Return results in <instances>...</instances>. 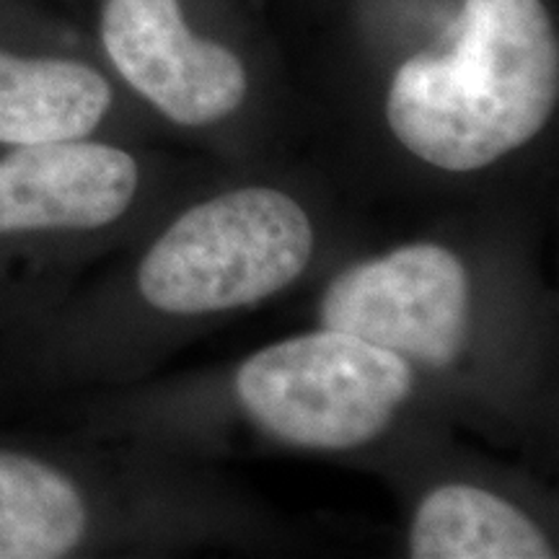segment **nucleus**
Returning <instances> with one entry per match:
<instances>
[{
    "label": "nucleus",
    "mask_w": 559,
    "mask_h": 559,
    "mask_svg": "<svg viewBox=\"0 0 559 559\" xmlns=\"http://www.w3.org/2000/svg\"><path fill=\"white\" fill-rule=\"evenodd\" d=\"M559 39L544 0H461L438 41L391 73L383 117L436 169H487L547 128Z\"/></svg>",
    "instance_id": "nucleus-1"
},
{
    "label": "nucleus",
    "mask_w": 559,
    "mask_h": 559,
    "mask_svg": "<svg viewBox=\"0 0 559 559\" xmlns=\"http://www.w3.org/2000/svg\"><path fill=\"white\" fill-rule=\"evenodd\" d=\"M313 226L290 194L243 187L181 213L145 251L138 290L179 317L260 304L309 267Z\"/></svg>",
    "instance_id": "nucleus-2"
},
{
    "label": "nucleus",
    "mask_w": 559,
    "mask_h": 559,
    "mask_svg": "<svg viewBox=\"0 0 559 559\" xmlns=\"http://www.w3.org/2000/svg\"><path fill=\"white\" fill-rule=\"evenodd\" d=\"M409 394L402 355L334 330L275 342L236 373L249 417L309 451H349L379 438Z\"/></svg>",
    "instance_id": "nucleus-3"
},
{
    "label": "nucleus",
    "mask_w": 559,
    "mask_h": 559,
    "mask_svg": "<svg viewBox=\"0 0 559 559\" xmlns=\"http://www.w3.org/2000/svg\"><path fill=\"white\" fill-rule=\"evenodd\" d=\"M319 317L321 330L373 342L407 362L449 366L469 334V275L445 247L409 243L334 277Z\"/></svg>",
    "instance_id": "nucleus-4"
},
{
    "label": "nucleus",
    "mask_w": 559,
    "mask_h": 559,
    "mask_svg": "<svg viewBox=\"0 0 559 559\" xmlns=\"http://www.w3.org/2000/svg\"><path fill=\"white\" fill-rule=\"evenodd\" d=\"M99 41L115 73L181 128H210L247 102V62L194 29L185 0H102Z\"/></svg>",
    "instance_id": "nucleus-5"
},
{
    "label": "nucleus",
    "mask_w": 559,
    "mask_h": 559,
    "mask_svg": "<svg viewBox=\"0 0 559 559\" xmlns=\"http://www.w3.org/2000/svg\"><path fill=\"white\" fill-rule=\"evenodd\" d=\"M138 187V160L102 140L9 148L0 156V247L115 226Z\"/></svg>",
    "instance_id": "nucleus-6"
},
{
    "label": "nucleus",
    "mask_w": 559,
    "mask_h": 559,
    "mask_svg": "<svg viewBox=\"0 0 559 559\" xmlns=\"http://www.w3.org/2000/svg\"><path fill=\"white\" fill-rule=\"evenodd\" d=\"M115 104L99 68L70 55L0 45V145L94 138Z\"/></svg>",
    "instance_id": "nucleus-7"
},
{
    "label": "nucleus",
    "mask_w": 559,
    "mask_h": 559,
    "mask_svg": "<svg viewBox=\"0 0 559 559\" xmlns=\"http://www.w3.org/2000/svg\"><path fill=\"white\" fill-rule=\"evenodd\" d=\"M91 534V506L73 474L0 445V559H62Z\"/></svg>",
    "instance_id": "nucleus-8"
},
{
    "label": "nucleus",
    "mask_w": 559,
    "mask_h": 559,
    "mask_svg": "<svg viewBox=\"0 0 559 559\" xmlns=\"http://www.w3.org/2000/svg\"><path fill=\"white\" fill-rule=\"evenodd\" d=\"M415 559H547V536L513 502L474 485L425 495L409 528Z\"/></svg>",
    "instance_id": "nucleus-9"
}]
</instances>
